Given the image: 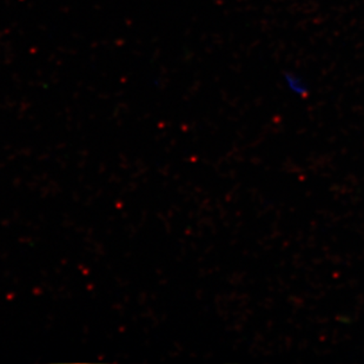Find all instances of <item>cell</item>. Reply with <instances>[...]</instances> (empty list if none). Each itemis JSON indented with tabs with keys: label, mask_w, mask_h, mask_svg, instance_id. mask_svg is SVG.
<instances>
[{
	"label": "cell",
	"mask_w": 364,
	"mask_h": 364,
	"mask_svg": "<svg viewBox=\"0 0 364 364\" xmlns=\"http://www.w3.org/2000/svg\"><path fill=\"white\" fill-rule=\"evenodd\" d=\"M283 80L287 89L295 96L304 97L309 93V86L306 84V80L302 76H299V73L287 71L283 75Z\"/></svg>",
	"instance_id": "cell-1"
}]
</instances>
